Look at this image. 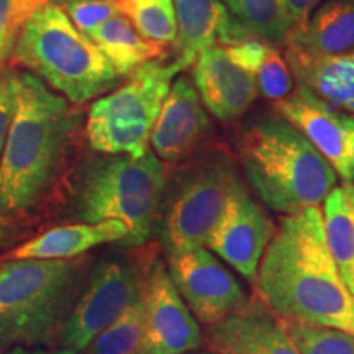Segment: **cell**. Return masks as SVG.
<instances>
[{
	"label": "cell",
	"instance_id": "cell-28",
	"mask_svg": "<svg viewBox=\"0 0 354 354\" xmlns=\"http://www.w3.org/2000/svg\"><path fill=\"white\" fill-rule=\"evenodd\" d=\"M74 26L84 35L92 33L113 17L120 15L117 0H76L63 6Z\"/></svg>",
	"mask_w": 354,
	"mask_h": 354
},
{
	"label": "cell",
	"instance_id": "cell-22",
	"mask_svg": "<svg viewBox=\"0 0 354 354\" xmlns=\"http://www.w3.org/2000/svg\"><path fill=\"white\" fill-rule=\"evenodd\" d=\"M326 241L344 284L354 295V203L344 187H335L322 203Z\"/></svg>",
	"mask_w": 354,
	"mask_h": 354
},
{
	"label": "cell",
	"instance_id": "cell-32",
	"mask_svg": "<svg viewBox=\"0 0 354 354\" xmlns=\"http://www.w3.org/2000/svg\"><path fill=\"white\" fill-rule=\"evenodd\" d=\"M48 3H51V0H12L13 12H15V19L20 30L30 17L41 10L43 7H46Z\"/></svg>",
	"mask_w": 354,
	"mask_h": 354
},
{
	"label": "cell",
	"instance_id": "cell-17",
	"mask_svg": "<svg viewBox=\"0 0 354 354\" xmlns=\"http://www.w3.org/2000/svg\"><path fill=\"white\" fill-rule=\"evenodd\" d=\"M128 241V230L117 220L63 225L10 250L6 259H74L107 243Z\"/></svg>",
	"mask_w": 354,
	"mask_h": 354
},
{
	"label": "cell",
	"instance_id": "cell-39",
	"mask_svg": "<svg viewBox=\"0 0 354 354\" xmlns=\"http://www.w3.org/2000/svg\"><path fill=\"white\" fill-rule=\"evenodd\" d=\"M184 354H218V353H215V351H190V353H184Z\"/></svg>",
	"mask_w": 354,
	"mask_h": 354
},
{
	"label": "cell",
	"instance_id": "cell-24",
	"mask_svg": "<svg viewBox=\"0 0 354 354\" xmlns=\"http://www.w3.org/2000/svg\"><path fill=\"white\" fill-rule=\"evenodd\" d=\"M120 15L127 17L149 41L171 44L177 37L174 0H117Z\"/></svg>",
	"mask_w": 354,
	"mask_h": 354
},
{
	"label": "cell",
	"instance_id": "cell-10",
	"mask_svg": "<svg viewBox=\"0 0 354 354\" xmlns=\"http://www.w3.org/2000/svg\"><path fill=\"white\" fill-rule=\"evenodd\" d=\"M167 271L198 323L212 326L246 302L238 279L209 248L167 254Z\"/></svg>",
	"mask_w": 354,
	"mask_h": 354
},
{
	"label": "cell",
	"instance_id": "cell-6",
	"mask_svg": "<svg viewBox=\"0 0 354 354\" xmlns=\"http://www.w3.org/2000/svg\"><path fill=\"white\" fill-rule=\"evenodd\" d=\"M166 185L165 161L153 149L140 158L107 154L84 169L74 215L87 223L120 221L128 230L127 245H145L158 225Z\"/></svg>",
	"mask_w": 354,
	"mask_h": 354
},
{
	"label": "cell",
	"instance_id": "cell-13",
	"mask_svg": "<svg viewBox=\"0 0 354 354\" xmlns=\"http://www.w3.org/2000/svg\"><path fill=\"white\" fill-rule=\"evenodd\" d=\"M210 130L209 113L194 81L179 76L172 81L154 123L149 148L161 161L179 162L197 151Z\"/></svg>",
	"mask_w": 354,
	"mask_h": 354
},
{
	"label": "cell",
	"instance_id": "cell-19",
	"mask_svg": "<svg viewBox=\"0 0 354 354\" xmlns=\"http://www.w3.org/2000/svg\"><path fill=\"white\" fill-rule=\"evenodd\" d=\"M297 82L342 112L354 115V51L342 56H312L286 48Z\"/></svg>",
	"mask_w": 354,
	"mask_h": 354
},
{
	"label": "cell",
	"instance_id": "cell-18",
	"mask_svg": "<svg viewBox=\"0 0 354 354\" xmlns=\"http://www.w3.org/2000/svg\"><path fill=\"white\" fill-rule=\"evenodd\" d=\"M286 48L312 56L354 51V0H325L302 26L292 30Z\"/></svg>",
	"mask_w": 354,
	"mask_h": 354
},
{
	"label": "cell",
	"instance_id": "cell-2",
	"mask_svg": "<svg viewBox=\"0 0 354 354\" xmlns=\"http://www.w3.org/2000/svg\"><path fill=\"white\" fill-rule=\"evenodd\" d=\"M68 99L32 73H17L15 113L0 156V214L35 209L56 180L76 130Z\"/></svg>",
	"mask_w": 354,
	"mask_h": 354
},
{
	"label": "cell",
	"instance_id": "cell-23",
	"mask_svg": "<svg viewBox=\"0 0 354 354\" xmlns=\"http://www.w3.org/2000/svg\"><path fill=\"white\" fill-rule=\"evenodd\" d=\"M230 15L271 44H284L292 32L289 0H221Z\"/></svg>",
	"mask_w": 354,
	"mask_h": 354
},
{
	"label": "cell",
	"instance_id": "cell-7",
	"mask_svg": "<svg viewBox=\"0 0 354 354\" xmlns=\"http://www.w3.org/2000/svg\"><path fill=\"white\" fill-rule=\"evenodd\" d=\"M240 180L233 159L223 151L202 154L177 172L166 185L156 225L166 253L207 248Z\"/></svg>",
	"mask_w": 354,
	"mask_h": 354
},
{
	"label": "cell",
	"instance_id": "cell-38",
	"mask_svg": "<svg viewBox=\"0 0 354 354\" xmlns=\"http://www.w3.org/2000/svg\"><path fill=\"white\" fill-rule=\"evenodd\" d=\"M53 3H57V6H64V3H69V2H76V0H51Z\"/></svg>",
	"mask_w": 354,
	"mask_h": 354
},
{
	"label": "cell",
	"instance_id": "cell-40",
	"mask_svg": "<svg viewBox=\"0 0 354 354\" xmlns=\"http://www.w3.org/2000/svg\"><path fill=\"white\" fill-rule=\"evenodd\" d=\"M0 64H2V59H0ZM0 73H2V69H0Z\"/></svg>",
	"mask_w": 354,
	"mask_h": 354
},
{
	"label": "cell",
	"instance_id": "cell-29",
	"mask_svg": "<svg viewBox=\"0 0 354 354\" xmlns=\"http://www.w3.org/2000/svg\"><path fill=\"white\" fill-rule=\"evenodd\" d=\"M17 102V73H0V156L10 130Z\"/></svg>",
	"mask_w": 354,
	"mask_h": 354
},
{
	"label": "cell",
	"instance_id": "cell-33",
	"mask_svg": "<svg viewBox=\"0 0 354 354\" xmlns=\"http://www.w3.org/2000/svg\"><path fill=\"white\" fill-rule=\"evenodd\" d=\"M348 128V183L354 184V115H346Z\"/></svg>",
	"mask_w": 354,
	"mask_h": 354
},
{
	"label": "cell",
	"instance_id": "cell-1",
	"mask_svg": "<svg viewBox=\"0 0 354 354\" xmlns=\"http://www.w3.org/2000/svg\"><path fill=\"white\" fill-rule=\"evenodd\" d=\"M254 290L279 317L354 335V295L331 256L320 207L282 218L259 264Z\"/></svg>",
	"mask_w": 354,
	"mask_h": 354
},
{
	"label": "cell",
	"instance_id": "cell-16",
	"mask_svg": "<svg viewBox=\"0 0 354 354\" xmlns=\"http://www.w3.org/2000/svg\"><path fill=\"white\" fill-rule=\"evenodd\" d=\"M192 77L202 104L220 122L238 120L259 94L256 77L234 63L221 44L198 55Z\"/></svg>",
	"mask_w": 354,
	"mask_h": 354
},
{
	"label": "cell",
	"instance_id": "cell-9",
	"mask_svg": "<svg viewBox=\"0 0 354 354\" xmlns=\"http://www.w3.org/2000/svg\"><path fill=\"white\" fill-rule=\"evenodd\" d=\"M143 277L130 263L105 259L92 269L76 304L71 308L57 342L82 353L105 328L138 299Z\"/></svg>",
	"mask_w": 354,
	"mask_h": 354
},
{
	"label": "cell",
	"instance_id": "cell-25",
	"mask_svg": "<svg viewBox=\"0 0 354 354\" xmlns=\"http://www.w3.org/2000/svg\"><path fill=\"white\" fill-rule=\"evenodd\" d=\"M145 336L143 290L109 328L84 349V354H140Z\"/></svg>",
	"mask_w": 354,
	"mask_h": 354
},
{
	"label": "cell",
	"instance_id": "cell-21",
	"mask_svg": "<svg viewBox=\"0 0 354 354\" xmlns=\"http://www.w3.org/2000/svg\"><path fill=\"white\" fill-rule=\"evenodd\" d=\"M120 76H131L141 66L165 55L166 46L141 37L131 21L117 15L87 35Z\"/></svg>",
	"mask_w": 354,
	"mask_h": 354
},
{
	"label": "cell",
	"instance_id": "cell-8",
	"mask_svg": "<svg viewBox=\"0 0 354 354\" xmlns=\"http://www.w3.org/2000/svg\"><path fill=\"white\" fill-rule=\"evenodd\" d=\"M180 71L176 61H149L131 74L125 86L97 99L88 110L86 127L92 149L135 158L149 151L154 123Z\"/></svg>",
	"mask_w": 354,
	"mask_h": 354
},
{
	"label": "cell",
	"instance_id": "cell-5",
	"mask_svg": "<svg viewBox=\"0 0 354 354\" xmlns=\"http://www.w3.org/2000/svg\"><path fill=\"white\" fill-rule=\"evenodd\" d=\"M15 59L73 104L95 99L120 82V74L63 6L48 3L21 26Z\"/></svg>",
	"mask_w": 354,
	"mask_h": 354
},
{
	"label": "cell",
	"instance_id": "cell-37",
	"mask_svg": "<svg viewBox=\"0 0 354 354\" xmlns=\"http://www.w3.org/2000/svg\"><path fill=\"white\" fill-rule=\"evenodd\" d=\"M0 354H28V351L25 348H13L8 351H0Z\"/></svg>",
	"mask_w": 354,
	"mask_h": 354
},
{
	"label": "cell",
	"instance_id": "cell-20",
	"mask_svg": "<svg viewBox=\"0 0 354 354\" xmlns=\"http://www.w3.org/2000/svg\"><path fill=\"white\" fill-rule=\"evenodd\" d=\"M177 37L174 61L180 69L189 68L201 53L218 43L230 19L221 0H174Z\"/></svg>",
	"mask_w": 354,
	"mask_h": 354
},
{
	"label": "cell",
	"instance_id": "cell-34",
	"mask_svg": "<svg viewBox=\"0 0 354 354\" xmlns=\"http://www.w3.org/2000/svg\"><path fill=\"white\" fill-rule=\"evenodd\" d=\"M12 236H13L12 220L8 218V215L0 214V246L6 245Z\"/></svg>",
	"mask_w": 354,
	"mask_h": 354
},
{
	"label": "cell",
	"instance_id": "cell-26",
	"mask_svg": "<svg viewBox=\"0 0 354 354\" xmlns=\"http://www.w3.org/2000/svg\"><path fill=\"white\" fill-rule=\"evenodd\" d=\"M282 322L300 354H354L353 333L289 318H282Z\"/></svg>",
	"mask_w": 354,
	"mask_h": 354
},
{
	"label": "cell",
	"instance_id": "cell-36",
	"mask_svg": "<svg viewBox=\"0 0 354 354\" xmlns=\"http://www.w3.org/2000/svg\"><path fill=\"white\" fill-rule=\"evenodd\" d=\"M343 187H344V190H346L349 198H351L353 203H354V184H351V183H344Z\"/></svg>",
	"mask_w": 354,
	"mask_h": 354
},
{
	"label": "cell",
	"instance_id": "cell-14",
	"mask_svg": "<svg viewBox=\"0 0 354 354\" xmlns=\"http://www.w3.org/2000/svg\"><path fill=\"white\" fill-rule=\"evenodd\" d=\"M205 342L218 354H300L282 318L258 297L207 326Z\"/></svg>",
	"mask_w": 354,
	"mask_h": 354
},
{
	"label": "cell",
	"instance_id": "cell-15",
	"mask_svg": "<svg viewBox=\"0 0 354 354\" xmlns=\"http://www.w3.org/2000/svg\"><path fill=\"white\" fill-rule=\"evenodd\" d=\"M276 113L286 118L331 162L348 183V128L346 115L297 82L290 95L274 104Z\"/></svg>",
	"mask_w": 354,
	"mask_h": 354
},
{
	"label": "cell",
	"instance_id": "cell-11",
	"mask_svg": "<svg viewBox=\"0 0 354 354\" xmlns=\"http://www.w3.org/2000/svg\"><path fill=\"white\" fill-rule=\"evenodd\" d=\"M143 304L145 336L140 354H184L202 346L198 322L161 259H154L143 277Z\"/></svg>",
	"mask_w": 354,
	"mask_h": 354
},
{
	"label": "cell",
	"instance_id": "cell-3",
	"mask_svg": "<svg viewBox=\"0 0 354 354\" xmlns=\"http://www.w3.org/2000/svg\"><path fill=\"white\" fill-rule=\"evenodd\" d=\"M238 159L259 201L284 216L320 207L339 177L328 159L279 113L246 123L238 138Z\"/></svg>",
	"mask_w": 354,
	"mask_h": 354
},
{
	"label": "cell",
	"instance_id": "cell-4",
	"mask_svg": "<svg viewBox=\"0 0 354 354\" xmlns=\"http://www.w3.org/2000/svg\"><path fill=\"white\" fill-rule=\"evenodd\" d=\"M87 261L6 259L0 263V351L57 342L86 284Z\"/></svg>",
	"mask_w": 354,
	"mask_h": 354
},
{
	"label": "cell",
	"instance_id": "cell-27",
	"mask_svg": "<svg viewBox=\"0 0 354 354\" xmlns=\"http://www.w3.org/2000/svg\"><path fill=\"white\" fill-rule=\"evenodd\" d=\"M256 84H258L259 94H263V97L274 104L286 99L294 91V74L286 56H282L276 46L269 50L268 56L256 73Z\"/></svg>",
	"mask_w": 354,
	"mask_h": 354
},
{
	"label": "cell",
	"instance_id": "cell-35",
	"mask_svg": "<svg viewBox=\"0 0 354 354\" xmlns=\"http://www.w3.org/2000/svg\"><path fill=\"white\" fill-rule=\"evenodd\" d=\"M28 354H81L76 349H71V348H61L57 351H48V349H38V351L28 353Z\"/></svg>",
	"mask_w": 354,
	"mask_h": 354
},
{
	"label": "cell",
	"instance_id": "cell-12",
	"mask_svg": "<svg viewBox=\"0 0 354 354\" xmlns=\"http://www.w3.org/2000/svg\"><path fill=\"white\" fill-rule=\"evenodd\" d=\"M274 221L245 184L238 183L207 248L246 281H256L259 264L276 233Z\"/></svg>",
	"mask_w": 354,
	"mask_h": 354
},
{
	"label": "cell",
	"instance_id": "cell-30",
	"mask_svg": "<svg viewBox=\"0 0 354 354\" xmlns=\"http://www.w3.org/2000/svg\"><path fill=\"white\" fill-rule=\"evenodd\" d=\"M20 26L17 24L12 0H0V59H6L15 48Z\"/></svg>",
	"mask_w": 354,
	"mask_h": 354
},
{
	"label": "cell",
	"instance_id": "cell-31",
	"mask_svg": "<svg viewBox=\"0 0 354 354\" xmlns=\"http://www.w3.org/2000/svg\"><path fill=\"white\" fill-rule=\"evenodd\" d=\"M325 0H289V17L292 21V30L302 26L308 17L315 12V8Z\"/></svg>",
	"mask_w": 354,
	"mask_h": 354
}]
</instances>
